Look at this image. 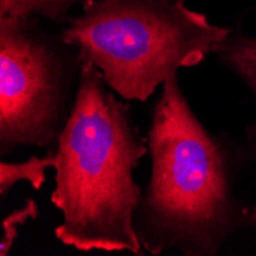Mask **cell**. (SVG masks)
Masks as SVG:
<instances>
[{
  "label": "cell",
  "mask_w": 256,
  "mask_h": 256,
  "mask_svg": "<svg viewBox=\"0 0 256 256\" xmlns=\"http://www.w3.org/2000/svg\"><path fill=\"white\" fill-rule=\"evenodd\" d=\"M148 148L150 178L134 218L144 254L215 256L250 226V208L235 190L246 152L201 123L178 74L150 110Z\"/></svg>",
  "instance_id": "obj_1"
},
{
  "label": "cell",
  "mask_w": 256,
  "mask_h": 256,
  "mask_svg": "<svg viewBox=\"0 0 256 256\" xmlns=\"http://www.w3.org/2000/svg\"><path fill=\"white\" fill-rule=\"evenodd\" d=\"M146 155L148 136L129 106L83 62L71 115L56 143L51 202L63 216L57 241L83 253L144 254L134 227L144 192L134 172Z\"/></svg>",
  "instance_id": "obj_2"
},
{
  "label": "cell",
  "mask_w": 256,
  "mask_h": 256,
  "mask_svg": "<svg viewBox=\"0 0 256 256\" xmlns=\"http://www.w3.org/2000/svg\"><path fill=\"white\" fill-rule=\"evenodd\" d=\"M228 28L184 0H92L58 37L124 102H148L180 69L201 64Z\"/></svg>",
  "instance_id": "obj_3"
},
{
  "label": "cell",
  "mask_w": 256,
  "mask_h": 256,
  "mask_svg": "<svg viewBox=\"0 0 256 256\" xmlns=\"http://www.w3.org/2000/svg\"><path fill=\"white\" fill-rule=\"evenodd\" d=\"M37 18L0 17V156L51 150L71 115L83 62Z\"/></svg>",
  "instance_id": "obj_4"
},
{
  "label": "cell",
  "mask_w": 256,
  "mask_h": 256,
  "mask_svg": "<svg viewBox=\"0 0 256 256\" xmlns=\"http://www.w3.org/2000/svg\"><path fill=\"white\" fill-rule=\"evenodd\" d=\"M212 54L248 88L256 103V38L230 31L215 46Z\"/></svg>",
  "instance_id": "obj_5"
},
{
  "label": "cell",
  "mask_w": 256,
  "mask_h": 256,
  "mask_svg": "<svg viewBox=\"0 0 256 256\" xmlns=\"http://www.w3.org/2000/svg\"><path fill=\"white\" fill-rule=\"evenodd\" d=\"M57 164L56 152L46 156H30L22 162H0V198L5 200L11 189L18 182H28L34 190H40L46 182V170Z\"/></svg>",
  "instance_id": "obj_6"
},
{
  "label": "cell",
  "mask_w": 256,
  "mask_h": 256,
  "mask_svg": "<svg viewBox=\"0 0 256 256\" xmlns=\"http://www.w3.org/2000/svg\"><path fill=\"white\" fill-rule=\"evenodd\" d=\"M89 2L92 0H0V17L66 22L72 8Z\"/></svg>",
  "instance_id": "obj_7"
},
{
  "label": "cell",
  "mask_w": 256,
  "mask_h": 256,
  "mask_svg": "<svg viewBox=\"0 0 256 256\" xmlns=\"http://www.w3.org/2000/svg\"><path fill=\"white\" fill-rule=\"evenodd\" d=\"M38 204L34 200H26L22 207L16 208L2 220V238H0V256H8L18 238L20 228L28 221L37 220Z\"/></svg>",
  "instance_id": "obj_8"
},
{
  "label": "cell",
  "mask_w": 256,
  "mask_h": 256,
  "mask_svg": "<svg viewBox=\"0 0 256 256\" xmlns=\"http://www.w3.org/2000/svg\"><path fill=\"white\" fill-rule=\"evenodd\" d=\"M246 146L248 155L256 161V120L250 123L246 129ZM250 226L256 228V204L250 208Z\"/></svg>",
  "instance_id": "obj_9"
}]
</instances>
